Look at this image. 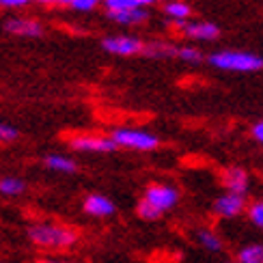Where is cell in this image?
<instances>
[{"instance_id": "16", "label": "cell", "mask_w": 263, "mask_h": 263, "mask_svg": "<svg viewBox=\"0 0 263 263\" xmlns=\"http://www.w3.org/2000/svg\"><path fill=\"white\" fill-rule=\"evenodd\" d=\"M112 22H119L123 26H134V24H140L149 17V11L145 7H138V9H129V11H121V13H108Z\"/></svg>"}, {"instance_id": "29", "label": "cell", "mask_w": 263, "mask_h": 263, "mask_svg": "<svg viewBox=\"0 0 263 263\" xmlns=\"http://www.w3.org/2000/svg\"><path fill=\"white\" fill-rule=\"evenodd\" d=\"M229 263H237V261H229Z\"/></svg>"}, {"instance_id": "13", "label": "cell", "mask_w": 263, "mask_h": 263, "mask_svg": "<svg viewBox=\"0 0 263 263\" xmlns=\"http://www.w3.org/2000/svg\"><path fill=\"white\" fill-rule=\"evenodd\" d=\"M142 54L151 57V59H177L179 46L168 43V41H149V43H145V52Z\"/></svg>"}, {"instance_id": "24", "label": "cell", "mask_w": 263, "mask_h": 263, "mask_svg": "<svg viewBox=\"0 0 263 263\" xmlns=\"http://www.w3.org/2000/svg\"><path fill=\"white\" fill-rule=\"evenodd\" d=\"M30 0H0V7H7V9H20V7H26Z\"/></svg>"}, {"instance_id": "20", "label": "cell", "mask_w": 263, "mask_h": 263, "mask_svg": "<svg viewBox=\"0 0 263 263\" xmlns=\"http://www.w3.org/2000/svg\"><path fill=\"white\" fill-rule=\"evenodd\" d=\"M104 5H106L108 13H121V11H129V9L142 7L140 0H104Z\"/></svg>"}, {"instance_id": "5", "label": "cell", "mask_w": 263, "mask_h": 263, "mask_svg": "<svg viewBox=\"0 0 263 263\" xmlns=\"http://www.w3.org/2000/svg\"><path fill=\"white\" fill-rule=\"evenodd\" d=\"M67 145L80 153H112L119 149L110 136L102 134H73L69 136Z\"/></svg>"}, {"instance_id": "23", "label": "cell", "mask_w": 263, "mask_h": 263, "mask_svg": "<svg viewBox=\"0 0 263 263\" xmlns=\"http://www.w3.org/2000/svg\"><path fill=\"white\" fill-rule=\"evenodd\" d=\"M104 5V0H73L71 3V9L76 11H93L95 7Z\"/></svg>"}, {"instance_id": "3", "label": "cell", "mask_w": 263, "mask_h": 263, "mask_svg": "<svg viewBox=\"0 0 263 263\" xmlns=\"http://www.w3.org/2000/svg\"><path fill=\"white\" fill-rule=\"evenodd\" d=\"M207 63L222 71H237V73H255L263 69V57L255 52L244 50H218L210 54Z\"/></svg>"}, {"instance_id": "18", "label": "cell", "mask_w": 263, "mask_h": 263, "mask_svg": "<svg viewBox=\"0 0 263 263\" xmlns=\"http://www.w3.org/2000/svg\"><path fill=\"white\" fill-rule=\"evenodd\" d=\"M26 192V181L13 177V175H7V177H0V194L3 196H20Z\"/></svg>"}, {"instance_id": "1", "label": "cell", "mask_w": 263, "mask_h": 263, "mask_svg": "<svg viewBox=\"0 0 263 263\" xmlns=\"http://www.w3.org/2000/svg\"><path fill=\"white\" fill-rule=\"evenodd\" d=\"M26 237L32 246L41 250H52V253H63L80 242V231L71 224L59 220H39L32 222L26 229Z\"/></svg>"}, {"instance_id": "21", "label": "cell", "mask_w": 263, "mask_h": 263, "mask_svg": "<svg viewBox=\"0 0 263 263\" xmlns=\"http://www.w3.org/2000/svg\"><path fill=\"white\" fill-rule=\"evenodd\" d=\"M177 59H179V61H183V63H201V61H203L205 57H203V52H201V50L183 46V48H179V54H177Z\"/></svg>"}, {"instance_id": "12", "label": "cell", "mask_w": 263, "mask_h": 263, "mask_svg": "<svg viewBox=\"0 0 263 263\" xmlns=\"http://www.w3.org/2000/svg\"><path fill=\"white\" fill-rule=\"evenodd\" d=\"M196 244H199L203 250H207V253H220V250L224 248V242H222V237L218 235L214 229L210 227H203V229H196Z\"/></svg>"}, {"instance_id": "25", "label": "cell", "mask_w": 263, "mask_h": 263, "mask_svg": "<svg viewBox=\"0 0 263 263\" xmlns=\"http://www.w3.org/2000/svg\"><path fill=\"white\" fill-rule=\"evenodd\" d=\"M253 138H255V140L259 142V145L263 147V119L253 125Z\"/></svg>"}, {"instance_id": "28", "label": "cell", "mask_w": 263, "mask_h": 263, "mask_svg": "<svg viewBox=\"0 0 263 263\" xmlns=\"http://www.w3.org/2000/svg\"><path fill=\"white\" fill-rule=\"evenodd\" d=\"M156 3H162V0H140L142 7H149V5H156Z\"/></svg>"}, {"instance_id": "9", "label": "cell", "mask_w": 263, "mask_h": 263, "mask_svg": "<svg viewBox=\"0 0 263 263\" xmlns=\"http://www.w3.org/2000/svg\"><path fill=\"white\" fill-rule=\"evenodd\" d=\"M220 183L224 192H233V194H242L246 196L250 188V175L242 166H227L220 173Z\"/></svg>"}, {"instance_id": "7", "label": "cell", "mask_w": 263, "mask_h": 263, "mask_svg": "<svg viewBox=\"0 0 263 263\" xmlns=\"http://www.w3.org/2000/svg\"><path fill=\"white\" fill-rule=\"evenodd\" d=\"M183 37L194 39V41H212L220 37V26L207 20H188V22H179L175 24Z\"/></svg>"}, {"instance_id": "11", "label": "cell", "mask_w": 263, "mask_h": 263, "mask_svg": "<svg viewBox=\"0 0 263 263\" xmlns=\"http://www.w3.org/2000/svg\"><path fill=\"white\" fill-rule=\"evenodd\" d=\"M5 30L15 37H41L43 35L41 22L30 20V17H11L5 22Z\"/></svg>"}, {"instance_id": "8", "label": "cell", "mask_w": 263, "mask_h": 263, "mask_svg": "<svg viewBox=\"0 0 263 263\" xmlns=\"http://www.w3.org/2000/svg\"><path fill=\"white\" fill-rule=\"evenodd\" d=\"M214 214L218 218H224V220H231V218L242 216L244 210H248L246 196L242 194H233V192H222L218 199L214 201Z\"/></svg>"}, {"instance_id": "19", "label": "cell", "mask_w": 263, "mask_h": 263, "mask_svg": "<svg viewBox=\"0 0 263 263\" xmlns=\"http://www.w3.org/2000/svg\"><path fill=\"white\" fill-rule=\"evenodd\" d=\"M246 216H248V220L253 222V227H257L263 233V199L250 203L248 210H246Z\"/></svg>"}, {"instance_id": "27", "label": "cell", "mask_w": 263, "mask_h": 263, "mask_svg": "<svg viewBox=\"0 0 263 263\" xmlns=\"http://www.w3.org/2000/svg\"><path fill=\"white\" fill-rule=\"evenodd\" d=\"M37 263H76V261H69V259H59V257H43V259H39Z\"/></svg>"}, {"instance_id": "15", "label": "cell", "mask_w": 263, "mask_h": 263, "mask_svg": "<svg viewBox=\"0 0 263 263\" xmlns=\"http://www.w3.org/2000/svg\"><path fill=\"white\" fill-rule=\"evenodd\" d=\"M164 15H166L173 24L188 22L192 15V7L185 3V0H168V3L164 5Z\"/></svg>"}, {"instance_id": "10", "label": "cell", "mask_w": 263, "mask_h": 263, "mask_svg": "<svg viewBox=\"0 0 263 263\" xmlns=\"http://www.w3.org/2000/svg\"><path fill=\"white\" fill-rule=\"evenodd\" d=\"M82 210L84 214H89L91 218H110L117 207L112 203V199H108L106 194H86L82 201Z\"/></svg>"}, {"instance_id": "22", "label": "cell", "mask_w": 263, "mask_h": 263, "mask_svg": "<svg viewBox=\"0 0 263 263\" xmlns=\"http://www.w3.org/2000/svg\"><path fill=\"white\" fill-rule=\"evenodd\" d=\"M17 138V129L9 123H0V142H13Z\"/></svg>"}, {"instance_id": "6", "label": "cell", "mask_w": 263, "mask_h": 263, "mask_svg": "<svg viewBox=\"0 0 263 263\" xmlns=\"http://www.w3.org/2000/svg\"><path fill=\"white\" fill-rule=\"evenodd\" d=\"M102 48L115 57H136L145 52V41L132 35H112L102 41Z\"/></svg>"}, {"instance_id": "17", "label": "cell", "mask_w": 263, "mask_h": 263, "mask_svg": "<svg viewBox=\"0 0 263 263\" xmlns=\"http://www.w3.org/2000/svg\"><path fill=\"white\" fill-rule=\"evenodd\" d=\"M237 263H263V242H250L244 244L235 253Z\"/></svg>"}, {"instance_id": "26", "label": "cell", "mask_w": 263, "mask_h": 263, "mask_svg": "<svg viewBox=\"0 0 263 263\" xmlns=\"http://www.w3.org/2000/svg\"><path fill=\"white\" fill-rule=\"evenodd\" d=\"M41 5H48V7H71L73 0H37Z\"/></svg>"}, {"instance_id": "2", "label": "cell", "mask_w": 263, "mask_h": 263, "mask_svg": "<svg viewBox=\"0 0 263 263\" xmlns=\"http://www.w3.org/2000/svg\"><path fill=\"white\" fill-rule=\"evenodd\" d=\"M179 203V190L171 183H151L142 192V199L136 205V216L140 220L156 222Z\"/></svg>"}, {"instance_id": "14", "label": "cell", "mask_w": 263, "mask_h": 263, "mask_svg": "<svg viewBox=\"0 0 263 263\" xmlns=\"http://www.w3.org/2000/svg\"><path fill=\"white\" fill-rule=\"evenodd\" d=\"M43 164H46L50 171L63 173V175H71V173H76V168H78L76 160L65 156V153H50V156H46V160H43Z\"/></svg>"}, {"instance_id": "4", "label": "cell", "mask_w": 263, "mask_h": 263, "mask_svg": "<svg viewBox=\"0 0 263 263\" xmlns=\"http://www.w3.org/2000/svg\"><path fill=\"white\" fill-rule=\"evenodd\" d=\"M110 138L115 140L117 147L132 149V151H153L160 147V138L151 134L147 129H136V127H117Z\"/></svg>"}, {"instance_id": "30", "label": "cell", "mask_w": 263, "mask_h": 263, "mask_svg": "<svg viewBox=\"0 0 263 263\" xmlns=\"http://www.w3.org/2000/svg\"><path fill=\"white\" fill-rule=\"evenodd\" d=\"M0 263H3V261H0Z\"/></svg>"}]
</instances>
